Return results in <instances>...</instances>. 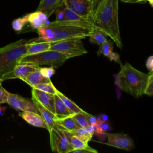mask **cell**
<instances>
[{"label":"cell","instance_id":"cell-12","mask_svg":"<svg viewBox=\"0 0 153 153\" xmlns=\"http://www.w3.org/2000/svg\"><path fill=\"white\" fill-rule=\"evenodd\" d=\"M50 42L41 40L38 38L29 40L26 55L37 54L48 50H50Z\"/></svg>","mask_w":153,"mask_h":153},{"label":"cell","instance_id":"cell-33","mask_svg":"<svg viewBox=\"0 0 153 153\" xmlns=\"http://www.w3.org/2000/svg\"><path fill=\"white\" fill-rule=\"evenodd\" d=\"M39 71L41 74L47 78H50L55 73V69L54 67H40Z\"/></svg>","mask_w":153,"mask_h":153},{"label":"cell","instance_id":"cell-43","mask_svg":"<svg viewBox=\"0 0 153 153\" xmlns=\"http://www.w3.org/2000/svg\"><path fill=\"white\" fill-rule=\"evenodd\" d=\"M4 81V80L2 79H1V78H0V85H1L2 84V82Z\"/></svg>","mask_w":153,"mask_h":153},{"label":"cell","instance_id":"cell-17","mask_svg":"<svg viewBox=\"0 0 153 153\" xmlns=\"http://www.w3.org/2000/svg\"><path fill=\"white\" fill-rule=\"evenodd\" d=\"M32 100L37 108L39 114L45 121L47 126V130L49 131L56 124L54 121V119L56 118L55 115L42 105L36 99L32 97Z\"/></svg>","mask_w":153,"mask_h":153},{"label":"cell","instance_id":"cell-5","mask_svg":"<svg viewBox=\"0 0 153 153\" xmlns=\"http://www.w3.org/2000/svg\"><path fill=\"white\" fill-rule=\"evenodd\" d=\"M72 57L68 54L58 51L48 50L39 53L25 55L19 62H27L38 66L48 65L55 68L61 66L64 62Z\"/></svg>","mask_w":153,"mask_h":153},{"label":"cell","instance_id":"cell-32","mask_svg":"<svg viewBox=\"0 0 153 153\" xmlns=\"http://www.w3.org/2000/svg\"><path fill=\"white\" fill-rule=\"evenodd\" d=\"M65 5L63 2L57 7V8L54 11V13L56 14V20L60 21L64 20L65 19Z\"/></svg>","mask_w":153,"mask_h":153},{"label":"cell","instance_id":"cell-24","mask_svg":"<svg viewBox=\"0 0 153 153\" xmlns=\"http://www.w3.org/2000/svg\"><path fill=\"white\" fill-rule=\"evenodd\" d=\"M89 41L91 43L100 45L108 39V36L99 29H94L88 36Z\"/></svg>","mask_w":153,"mask_h":153},{"label":"cell","instance_id":"cell-37","mask_svg":"<svg viewBox=\"0 0 153 153\" xmlns=\"http://www.w3.org/2000/svg\"><path fill=\"white\" fill-rule=\"evenodd\" d=\"M111 61H115L118 63L120 64V65H122L121 63V62L120 60V56L119 54L117 53H114V52H112L110 55L108 57Z\"/></svg>","mask_w":153,"mask_h":153},{"label":"cell","instance_id":"cell-39","mask_svg":"<svg viewBox=\"0 0 153 153\" xmlns=\"http://www.w3.org/2000/svg\"><path fill=\"white\" fill-rule=\"evenodd\" d=\"M121 2L124 3H145L146 0H121Z\"/></svg>","mask_w":153,"mask_h":153},{"label":"cell","instance_id":"cell-15","mask_svg":"<svg viewBox=\"0 0 153 153\" xmlns=\"http://www.w3.org/2000/svg\"><path fill=\"white\" fill-rule=\"evenodd\" d=\"M19 115L28 124L47 130V124L39 114L32 111H22Z\"/></svg>","mask_w":153,"mask_h":153},{"label":"cell","instance_id":"cell-29","mask_svg":"<svg viewBox=\"0 0 153 153\" xmlns=\"http://www.w3.org/2000/svg\"><path fill=\"white\" fill-rule=\"evenodd\" d=\"M28 14L22 17L17 18L14 20L12 22V27L16 32H19L22 30L25 24L27 23Z\"/></svg>","mask_w":153,"mask_h":153},{"label":"cell","instance_id":"cell-26","mask_svg":"<svg viewBox=\"0 0 153 153\" xmlns=\"http://www.w3.org/2000/svg\"><path fill=\"white\" fill-rule=\"evenodd\" d=\"M85 111L72 114L71 116L73 118L76 124L79 127H87L90 125L88 120L85 115Z\"/></svg>","mask_w":153,"mask_h":153},{"label":"cell","instance_id":"cell-14","mask_svg":"<svg viewBox=\"0 0 153 153\" xmlns=\"http://www.w3.org/2000/svg\"><path fill=\"white\" fill-rule=\"evenodd\" d=\"M64 20H69L76 22L82 25L85 27L91 29H96L97 27L93 22L92 20L84 18L78 14L74 13L71 11L66 7L65 8V19Z\"/></svg>","mask_w":153,"mask_h":153},{"label":"cell","instance_id":"cell-34","mask_svg":"<svg viewBox=\"0 0 153 153\" xmlns=\"http://www.w3.org/2000/svg\"><path fill=\"white\" fill-rule=\"evenodd\" d=\"M9 92L0 85V105L7 103Z\"/></svg>","mask_w":153,"mask_h":153},{"label":"cell","instance_id":"cell-38","mask_svg":"<svg viewBox=\"0 0 153 153\" xmlns=\"http://www.w3.org/2000/svg\"><path fill=\"white\" fill-rule=\"evenodd\" d=\"M85 115L87 116L88 121L90 124H96L97 123V118L96 117L88 114V112H85Z\"/></svg>","mask_w":153,"mask_h":153},{"label":"cell","instance_id":"cell-4","mask_svg":"<svg viewBox=\"0 0 153 153\" xmlns=\"http://www.w3.org/2000/svg\"><path fill=\"white\" fill-rule=\"evenodd\" d=\"M45 26L52 33V42L67 39H83L88 37L94 30L69 20H54Z\"/></svg>","mask_w":153,"mask_h":153},{"label":"cell","instance_id":"cell-23","mask_svg":"<svg viewBox=\"0 0 153 153\" xmlns=\"http://www.w3.org/2000/svg\"><path fill=\"white\" fill-rule=\"evenodd\" d=\"M56 94L58 95V96L60 98V99L64 103V104L65 105V106H66V108H68V109L69 110L71 115L79 113V112H82L84 111L83 109L79 108L72 100H71L70 99L67 97L65 95H64L62 93H61L59 90H57Z\"/></svg>","mask_w":153,"mask_h":153},{"label":"cell","instance_id":"cell-25","mask_svg":"<svg viewBox=\"0 0 153 153\" xmlns=\"http://www.w3.org/2000/svg\"><path fill=\"white\" fill-rule=\"evenodd\" d=\"M69 142L73 148V150L82 149H93V148L88 145V142L73 134H72L69 138Z\"/></svg>","mask_w":153,"mask_h":153},{"label":"cell","instance_id":"cell-2","mask_svg":"<svg viewBox=\"0 0 153 153\" xmlns=\"http://www.w3.org/2000/svg\"><path fill=\"white\" fill-rule=\"evenodd\" d=\"M149 74L141 72L128 63L121 65L118 74V84L121 89L136 98L144 94Z\"/></svg>","mask_w":153,"mask_h":153},{"label":"cell","instance_id":"cell-3","mask_svg":"<svg viewBox=\"0 0 153 153\" xmlns=\"http://www.w3.org/2000/svg\"><path fill=\"white\" fill-rule=\"evenodd\" d=\"M28 41L22 39L0 48V78L4 81L14 78V69L26 55Z\"/></svg>","mask_w":153,"mask_h":153},{"label":"cell","instance_id":"cell-30","mask_svg":"<svg viewBox=\"0 0 153 153\" xmlns=\"http://www.w3.org/2000/svg\"><path fill=\"white\" fill-rule=\"evenodd\" d=\"M111 127L107 121L104 122H97L96 129L94 133L96 134H103L110 130Z\"/></svg>","mask_w":153,"mask_h":153},{"label":"cell","instance_id":"cell-11","mask_svg":"<svg viewBox=\"0 0 153 153\" xmlns=\"http://www.w3.org/2000/svg\"><path fill=\"white\" fill-rule=\"evenodd\" d=\"M32 97L36 99L42 105L55 115L54 94L32 88Z\"/></svg>","mask_w":153,"mask_h":153},{"label":"cell","instance_id":"cell-18","mask_svg":"<svg viewBox=\"0 0 153 153\" xmlns=\"http://www.w3.org/2000/svg\"><path fill=\"white\" fill-rule=\"evenodd\" d=\"M96 129V124H90L87 127H78L75 130L70 131L69 132L72 134L78 136L88 142L91 140Z\"/></svg>","mask_w":153,"mask_h":153},{"label":"cell","instance_id":"cell-8","mask_svg":"<svg viewBox=\"0 0 153 153\" xmlns=\"http://www.w3.org/2000/svg\"><path fill=\"white\" fill-rule=\"evenodd\" d=\"M62 2L71 11L84 18L92 20L91 0H63Z\"/></svg>","mask_w":153,"mask_h":153},{"label":"cell","instance_id":"cell-22","mask_svg":"<svg viewBox=\"0 0 153 153\" xmlns=\"http://www.w3.org/2000/svg\"><path fill=\"white\" fill-rule=\"evenodd\" d=\"M54 110L56 118H62L71 115L69 110L57 94H54Z\"/></svg>","mask_w":153,"mask_h":153},{"label":"cell","instance_id":"cell-9","mask_svg":"<svg viewBox=\"0 0 153 153\" xmlns=\"http://www.w3.org/2000/svg\"><path fill=\"white\" fill-rule=\"evenodd\" d=\"M104 134L107 137L105 144L126 151H131L134 148V144L131 137L124 133H107Z\"/></svg>","mask_w":153,"mask_h":153},{"label":"cell","instance_id":"cell-6","mask_svg":"<svg viewBox=\"0 0 153 153\" xmlns=\"http://www.w3.org/2000/svg\"><path fill=\"white\" fill-rule=\"evenodd\" d=\"M52 151L57 153H69L73 148L69 142L72 134L58 125H55L48 131Z\"/></svg>","mask_w":153,"mask_h":153},{"label":"cell","instance_id":"cell-16","mask_svg":"<svg viewBox=\"0 0 153 153\" xmlns=\"http://www.w3.org/2000/svg\"><path fill=\"white\" fill-rule=\"evenodd\" d=\"M40 66L27 62H19L14 68L13 74L14 78L23 80L29 73L39 68Z\"/></svg>","mask_w":153,"mask_h":153},{"label":"cell","instance_id":"cell-7","mask_svg":"<svg viewBox=\"0 0 153 153\" xmlns=\"http://www.w3.org/2000/svg\"><path fill=\"white\" fill-rule=\"evenodd\" d=\"M50 50L71 55L72 57L87 53L81 39H67L51 42Z\"/></svg>","mask_w":153,"mask_h":153},{"label":"cell","instance_id":"cell-35","mask_svg":"<svg viewBox=\"0 0 153 153\" xmlns=\"http://www.w3.org/2000/svg\"><path fill=\"white\" fill-rule=\"evenodd\" d=\"M146 67L149 71V73L153 72V56H149L146 61Z\"/></svg>","mask_w":153,"mask_h":153},{"label":"cell","instance_id":"cell-36","mask_svg":"<svg viewBox=\"0 0 153 153\" xmlns=\"http://www.w3.org/2000/svg\"><path fill=\"white\" fill-rule=\"evenodd\" d=\"M98 151L95 149H77L72 150L69 153H97Z\"/></svg>","mask_w":153,"mask_h":153},{"label":"cell","instance_id":"cell-28","mask_svg":"<svg viewBox=\"0 0 153 153\" xmlns=\"http://www.w3.org/2000/svg\"><path fill=\"white\" fill-rule=\"evenodd\" d=\"M32 88H34L38 90H39L41 91L52 94H56L57 89L54 87L53 84L52 83L51 81L50 82H41L36 84Z\"/></svg>","mask_w":153,"mask_h":153},{"label":"cell","instance_id":"cell-31","mask_svg":"<svg viewBox=\"0 0 153 153\" xmlns=\"http://www.w3.org/2000/svg\"><path fill=\"white\" fill-rule=\"evenodd\" d=\"M149 77L144 90V94L152 96L153 95V74L148 73Z\"/></svg>","mask_w":153,"mask_h":153},{"label":"cell","instance_id":"cell-1","mask_svg":"<svg viewBox=\"0 0 153 153\" xmlns=\"http://www.w3.org/2000/svg\"><path fill=\"white\" fill-rule=\"evenodd\" d=\"M92 20L97 29L105 33L118 47L122 48L118 22V0H102L93 12Z\"/></svg>","mask_w":153,"mask_h":153},{"label":"cell","instance_id":"cell-21","mask_svg":"<svg viewBox=\"0 0 153 153\" xmlns=\"http://www.w3.org/2000/svg\"><path fill=\"white\" fill-rule=\"evenodd\" d=\"M54 121L55 123L58 125L60 128L65 129L68 131L79 127L78 126V125L71 116L62 118H55Z\"/></svg>","mask_w":153,"mask_h":153},{"label":"cell","instance_id":"cell-13","mask_svg":"<svg viewBox=\"0 0 153 153\" xmlns=\"http://www.w3.org/2000/svg\"><path fill=\"white\" fill-rule=\"evenodd\" d=\"M48 17L41 11L36 10L35 12L28 14L27 22L33 29H38L50 22L48 21Z\"/></svg>","mask_w":153,"mask_h":153},{"label":"cell","instance_id":"cell-20","mask_svg":"<svg viewBox=\"0 0 153 153\" xmlns=\"http://www.w3.org/2000/svg\"><path fill=\"white\" fill-rule=\"evenodd\" d=\"M63 0H42L40 1L36 10L41 11L50 17L62 3Z\"/></svg>","mask_w":153,"mask_h":153},{"label":"cell","instance_id":"cell-44","mask_svg":"<svg viewBox=\"0 0 153 153\" xmlns=\"http://www.w3.org/2000/svg\"><path fill=\"white\" fill-rule=\"evenodd\" d=\"M42 1V0H40V1Z\"/></svg>","mask_w":153,"mask_h":153},{"label":"cell","instance_id":"cell-10","mask_svg":"<svg viewBox=\"0 0 153 153\" xmlns=\"http://www.w3.org/2000/svg\"><path fill=\"white\" fill-rule=\"evenodd\" d=\"M7 103L12 108L18 111H32L39 114L32 99L23 97L18 94L10 93Z\"/></svg>","mask_w":153,"mask_h":153},{"label":"cell","instance_id":"cell-27","mask_svg":"<svg viewBox=\"0 0 153 153\" xmlns=\"http://www.w3.org/2000/svg\"><path fill=\"white\" fill-rule=\"evenodd\" d=\"M114 46L112 42L110 40H106L99 45V48L97 50V55L100 56L102 54L108 57L109 55L113 52Z\"/></svg>","mask_w":153,"mask_h":153},{"label":"cell","instance_id":"cell-42","mask_svg":"<svg viewBox=\"0 0 153 153\" xmlns=\"http://www.w3.org/2000/svg\"><path fill=\"white\" fill-rule=\"evenodd\" d=\"M146 1H148V2L150 4L151 6L152 7L153 6V0H146Z\"/></svg>","mask_w":153,"mask_h":153},{"label":"cell","instance_id":"cell-40","mask_svg":"<svg viewBox=\"0 0 153 153\" xmlns=\"http://www.w3.org/2000/svg\"><path fill=\"white\" fill-rule=\"evenodd\" d=\"M96 118H97V122H104V121H108V117L105 114H103L100 115L98 117H96Z\"/></svg>","mask_w":153,"mask_h":153},{"label":"cell","instance_id":"cell-19","mask_svg":"<svg viewBox=\"0 0 153 153\" xmlns=\"http://www.w3.org/2000/svg\"><path fill=\"white\" fill-rule=\"evenodd\" d=\"M39 68L40 66L29 73L22 81L26 82L32 87L39 83L50 82V78H47L41 74Z\"/></svg>","mask_w":153,"mask_h":153},{"label":"cell","instance_id":"cell-41","mask_svg":"<svg viewBox=\"0 0 153 153\" xmlns=\"http://www.w3.org/2000/svg\"><path fill=\"white\" fill-rule=\"evenodd\" d=\"M102 0H91L92 6H93V12H94V10L97 7V5L99 4V3Z\"/></svg>","mask_w":153,"mask_h":153}]
</instances>
